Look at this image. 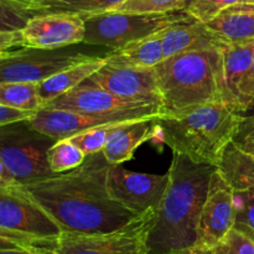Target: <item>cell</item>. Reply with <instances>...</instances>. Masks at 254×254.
<instances>
[{"instance_id": "35", "label": "cell", "mask_w": 254, "mask_h": 254, "mask_svg": "<svg viewBox=\"0 0 254 254\" xmlns=\"http://www.w3.org/2000/svg\"><path fill=\"white\" fill-rule=\"evenodd\" d=\"M163 254H213L212 250H206V248L197 247V246H193L190 248H184V250H178L173 251V252L163 253Z\"/></svg>"}, {"instance_id": "27", "label": "cell", "mask_w": 254, "mask_h": 254, "mask_svg": "<svg viewBox=\"0 0 254 254\" xmlns=\"http://www.w3.org/2000/svg\"><path fill=\"white\" fill-rule=\"evenodd\" d=\"M122 123H124V122H122ZM122 123L106 124V126L87 129V130L81 131V133L76 134V135L69 136V139H71V140L73 141L86 155H91V154L98 153V151L103 150L104 145H106L107 141H108L111 134L113 133L114 129Z\"/></svg>"}, {"instance_id": "22", "label": "cell", "mask_w": 254, "mask_h": 254, "mask_svg": "<svg viewBox=\"0 0 254 254\" xmlns=\"http://www.w3.org/2000/svg\"><path fill=\"white\" fill-rule=\"evenodd\" d=\"M218 170L233 190H254V156L233 143L226 148Z\"/></svg>"}, {"instance_id": "9", "label": "cell", "mask_w": 254, "mask_h": 254, "mask_svg": "<svg viewBox=\"0 0 254 254\" xmlns=\"http://www.w3.org/2000/svg\"><path fill=\"white\" fill-rule=\"evenodd\" d=\"M44 108L64 109L94 117H112L121 121H139L163 116V107L145 102L129 101L92 83L88 79L62 96L52 99Z\"/></svg>"}, {"instance_id": "1", "label": "cell", "mask_w": 254, "mask_h": 254, "mask_svg": "<svg viewBox=\"0 0 254 254\" xmlns=\"http://www.w3.org/2000/svg\"><path fill=\"white\" fill-rule=\"evenodd\" d=\"M111 166L103 151H98L87 155L73 170L22 185L54 217L62 232H112L139 215L112 197L108 190Z\"/></svg>"}, {"instance_id": "19", "label": "cell", "mask_w": 254, "mask_h": 254, "mask_svg": "<svg viewBox=\"0 0 254 254\" xmlns=\"http://www.w3.org/2000/svg\"><path fill=\"white\" fill-rule=\"evenodd\" d=\"M107 57L108 56L96 57V59H92L89 61L74 64V66L64 69V71L59 72V73L54 74V76L40 82L39 92L44 106L49 103V102H51L52 99L57 98V97L62 96L66 92L76 88L82 82L88 79L92 74L96 73L106 64Z\"/></svg>"}, {"instance_id": "18", "label": "cell", "mask_w": 254, "mask_h": 254, "mask_svg": "<svg viewBox=\"0 0 254 254\" xmlns=\"http://www.w3.org/2000/svg\"><path fill=\"white\" fill-rule=\"evenodd\" d=\"M225 62V77L228 93L233 106L242 112L240 107V91L246 76L251 68L254 52V40L235 44H226L222 47ZM243 113V112H242Z\"/></svg>"}, {"instance_id": "16", "label": "cell", "mask_w": 254, "mask_h": 254, "mask_svg": "<svg viewBox=\"0 0 254 254\" xmlns=\"http://www.w3.org/2000/svg\"><path fill=\"white\" fill-rule=\"evenodd\" d=\"M226 44L217 39L203 22L192 16L179 21L161 31L164 59L181 52L203 47H223Z\"/></svg>"}, {"instance_id": "3", "label": "cell", "mask_w": 254, "mask_h": 254, "mask_svg": "<svg viewBox=\"0 0 254 254\" xmlns=\"http://www.w3.org/2000/svg\"><path fill=\"white\" fill-rule=\"evenodd\" d=\"M154 71L164 114H180L208 103L235 107L226 84L222 47L181 52L164 59Z\"/></svg>"}, {"instance_id": "21", "label": "cell", "mask_w": 254, "mask_h": 254, "mask_svg": "<svg viewBox=\"0 0 254 254\" xmlns=\"http://www.w3.org/2000/svg\"><path fill=\"white\" fill-rule=\"evenodd\" d=\"M164 60L161 31L146 39L131 42L121 49L112 50L107 62L134 68H154Z\"/></svg>"}, {"instance_id": "5", "label": "cell", "mask_w": 254, "mask_h": 254, "mask_svg": "<svg viewBox=\"0 0 254 254\" xmlns=\"http://www.w3.org/2000/svg\"><path fill=\"white\" fill-rule=\"evenodd\" d=\"M112 50L87 44L60 49H22L0 52V83L42 82L44 79L92 59L108 56Z\"/></svg>"}, {"instance_id": "6", "label": "cell", "mask_w": 254, "mask_h": 254, "mask_svg": "<svg viewBox=\"0 0 254 254\" xmlns=\"http://www.w3.org/2000/svg\"><path fill=\"white\" fill-rule=\"evenodd\" d=\"M189 17L191 15L185 10L165 14L107 11L84 17L86 35L83 44L117 50L131 42L153 36Z\"/></svg>"}, {"instance_id": "28", "label": "cell", "mask_w": 254, "mask_h": 254, "mask_svg": "<svg viewBox=\"0 0 254 254\" xmlns=\"http://www.w3.org/2000/svg\"><path fill=\"white\" fill-rule=\"evenodd\" d=\"M243 1L248 2V0H188L185 11L197 21L206 24L231 5Z\"/></svg>"}, {"instance_id": "36", "label": "cell", "mask_w": 254, "mask_h": 254, "mask_svg": "<svg viewBox=\"0 0 254 254\" xmlns=\"http://www.w3.org/2000/svg\"><path fill=\"white\" fill-rule=\"evenodd\" d=\"M0 254H35L31 251L22 250V248H6V250H0Z\"/></svg>"}, {"instance_id": "10", "label": "cell", "mask_w": 254, "mask_h": 254, "mask_svg": "<svg viewBox=\"0 0 254 254\" xmlns=\"http://www.w3.org/2000/svg\"><path fill=\"white\" fill-rule=\"evenodd\" d=\"M0 231L36 240L62 235L59 223L20 183L0 188Z\"/></svg>"}, {"instance_id": "15", "label": "cell", "mask_w": 254, "mask_h": 254, "mask_svg": "<svg viewBox=\"0 0 254 254\" xmlns=\"http://www.w3.org/2000/svg\"><path fill=\"white\" fill-rule=\"evenodd\" d=\"M156 119L158 117L129 121L119 124L111 134L102 150L107 160L112 165H121L122 163L133 159L136 149L156 135V129H158Z\"/></svg>"}, {"instance_id": "12", "label": "cell", "mask_w": 254, "mask_h": 254, "mask_svg": "<svg viewBox=\"0 0 254 254\" xmlns=\"http://www.w3.org/2000/svg\"><path fill=\"white\" fill-rule=\"evenodd\" d=\"M235 225V190L220 170L211 178L197 227V247L212 250Z\"/></svg>"}, {"instance_id": "4", "label": "cell", "mask_w": 254, "mask_h": 254, "mask_svg": "<svg viewBox=\"0 0 254 254\" xmlns=\"http://www.w3.org/2000/svg\"><path fill=\"white\" fill-rule=\"evenodd\" d=\"M243 118L242 112L228 103L202 104L180 114L158 117L156 135L174 154L218 168Z\"/></svg>"}, {"instance_id": "7", "label": "cell", "mask_w": 254, "mask_h": 254, "mask_svg": "<svg viewBox=\"0 0 254 254\" xmlns=\"http://www.w3.org/2000/svg\"><path fill=\"white\" fill-rule=\"evenodd\" d=\"M59 139L32 128L26 122L0 127V163L20 184L54 175L49 164V150Z\"/></svg>"}, {"instance_id": "8", "label": "cell", "mask_w": 254, "mask_h": 254, "mask_svg": "<svg viewBox=\"0 0 254 254\" xmlns=\"http://www.w3.org/2000/svg\"><path fill=\"white\" fill-rule=\"evenodd\" d=\"M156 215L158 210H150L112 232H62L52 254H150L148 240Z\"/></svg>"}, {"instance_id": "23", "label": "cell", "mask_w": 254, "mask_h": 254, "mask_svg": "<svg viewBox=\"0 0 254 254\" xmlns=\"http://www.w3.org/2000/svg\"><path fill=\"white\" fill-rule=\"evenodd\" d=\"M0 104L39 112L44 107L37 82L0 83Z\"/></svg>"}, {"instance_id": "24", "label": "cell", "mask_w": 254, "mask_h": 254, "mask_svg": "<svg viewBox=\"0 0 254 254\" xmlns=\"http://www.w3.org/2000/svg\"><path fill=\"white\" fill-rule=\"evenodd\" d=\"M86 154L69 138L60 139L49 150V164L52 173L60 174L73 170L83 164Z\"/></svg>"}, {"instance_id": "32", "label": "cell", "mask_w": 254, "mask_h": 254, "mask_svg": "<svg viewBox=\"0 0 254 254\" xmlns=\"http://www.w3.org/2000/svg\"><path fill=\"white\" fill-rule=\"evenodd\" d=\"M37 112L0 104V127L30 121Z\"/></svg>"}, {"instance_id": "29", "label": "cell", "mask_w": 254, "mask_h": 254, "mask_svg": "<svg viewBox=\"0 0 254 254\" xmlns=\"http://www.w3.org/2000/svg\"><path fill=\"white\" fill-rule=\"evenodd\" d=\"M213 254H254V241L240 231L232 230L217 246L212 248Z\"/></svg>"}, {"instance_id": "14", "label": "cell", "mask_w": 254, "mask_h": 254, "mask_svg": "<svg viewBox=\"0 0 254 254\" xmlns=\"http://www.w3.org/2000/svg\"><path fill=\"white\" fill-rule=\"evenodd\" d=\"M22 47L60 49L82 44L86 35L84 19L71 14H46L31 17L20 30Z\"/></svg>"}, {"instance_id": "34", "label": "cell", "mask_w": 254, "mask_h": 254, "mask_svg": "<svg viewBox=\"0 0 254 254\" xmlns=\"http://www.w3.org/2000/svg\"><path fill=\"white\" fill-rule=\"evenodd\" d=\"M19 181L14 176V174L4 165L0 163V188H5V186H11L17 184Z\"/></svg>"}, {"instance_id": "33", "label": "cell", "mask_w": 254, "mask_h": 254, "mask_svg": "<svg viewBox=\"0 0 254 254\" xmlns=\"http://www.w3.org/2000/svg\"><path fill=\"white\" fill-rule=\"evenodd\" d=\"M240 107L243 113L254 107V52L251 68L241 86Z\"/></svg>"}, {"instance_id": "37", "label": "cell", "mask_w": 254, "mask_h": 254, "mask_svg": "<svg viewBox=\"0 0 254 254\" xmlns=\"http://www.w3.org/2000/svg\"><path fill=\"white\" fill-rule=\"evenodd\" d=\"M11 1L17 2V4H32V2H39V1H44V0H11Z\"/></svg>"}, {"instance_id": "20", "label": "cell", "mask_w": 254, "mask_h": 254, "mask_svg": "<svg viewBox=\"0 0 254 254\" xmlns=\"http://www.w3.org/2000/svg\"><path fill=\"white\" fill-rule=\"evenodd\" d=\"M11 1V0H10ZM126 0H44L32 4H15L25 10L30 19L37 15L71 14L88 17L112 11ZM14 2V1H12Z\"/></svg>"}, {"instance_id": "2", "label": "cell", "mask_w": 254, "mask_h": 254, "mask_svg": "<svg viewBox=\"0 0 254 254\" xmlns=\"http://www.w3.org/2000/svg\"><path fill=\"white\" fill-rule=\"evenodd\" d=\"M217 169L210 164L195 163L183 154H174L168 171V190L149 235L150 254L173 252L196 245L198 221L211 178Z\"/></svg>"}, {"instance_id": "11", "label": "cell", "mask_w": 254, "mask_h": 254, "mask_svg": "<svg viewBox=\"0 0 254 254\" xmlns=\"http://www.w3.org/2000/svg\"><path fill=\"white\" fill-rule=\"evenodd\" d=\"M170 176L135 173L112 165L108 173V190L112 197L136 215L158 210L168 190Z\"/></svg>"}, {"instance_id": "38", "label": "cell", "mask_w": 254, "mask_h": 254, "mask_svg": "<svg viewBox=\"0 0 254 254\" xmlns=\"http://www.w3.org/2000/svg\"><path fill=\"white\" fill-rule=\"evenodd\" d=\"M248 2H253L254 4V0H248Z\"/></svg>"}, {"instance_id": "30", "label": "cell", "mask_w": 254, "mask_h": 254, "mask_svg": "<svg viewBox=\"0 0 254 254\" xmlns=\"http://www.w3.org/2000/svg\"><path fill=\"white\" fill-rule=\"evenodd\" d=\"M0 6H1L0 31H16L26 26L30 16L22 7L10 0H0Z\"/></svg>"}, {"instance_id": "26", "label": "cell", "mask_w": 254, "mask_h": 254, "mask_svg": "<svg viewBox=\"0 0 254 254\" xmlns=\"http://www.w3.org/2000/svg\"><path fill=\"white\" fill-rule=\"evenodd\" d=\"M188 0H126L112 11L135 14H165L185 10Z\"/></svg>"}, {"instance_id": "17", "label": "cell", "mask_w": 254, "mask_h": 254, "mask_svg": "<svg viewBox=\"0 0 254 254\" xmlns=\"http://www.w3.org/2000/svg\"><path fill=\"white\" fill-rule=\"evenodd\" d=\"M205 25L223 44L254 40V4L243 1L231 5Z\"/></svg>"}, {"instance_id": "31", "label": "cell", "mask_w": 254, "mask_h": 254, "mask_svg": "<svg viewBox=\"0 0 254 254\" xmlns=\"http://www.w3.org/2000/svg\"><path fill=\"white\" fill-rule=\"evenodd\" d=\"M232 143L240 150L254 156V114L243 118Z\"/></svg>"}, {"instance_id": "25", "label": "cell", "mask_w": 254, "mask_h": 254, "mask_svg": "<svg viewBox=\"0 0 254 254\" xmlns=\"http://www.w3.org/2000/svg\"><path fill=\"white\" fill-rule=\"evenodd\" d=\"M233 228L254 241V190H235Z\"/></svg>"}, {"instance_id": "13", "label": "cell", "mask_w": 254, "mask_h": 254, "mask_svg": "<svg viewBox=\"0 0 254 254\" xmlns=\"http://www.w3.org/2000/svg\"><path fill=\"white\" fill-rule=\"evenodd\" d=\"M88 81L122 98L163 107L154 68H134L106 62Z\"/></svg>"}]
</instances>
